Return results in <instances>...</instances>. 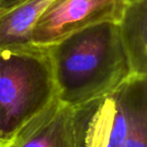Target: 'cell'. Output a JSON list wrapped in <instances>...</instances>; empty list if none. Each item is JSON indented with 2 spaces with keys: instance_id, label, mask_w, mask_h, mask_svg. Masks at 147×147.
I'll return each mask as SVG.
<instances>
[{
  "instance_id": "obj_10",
  "label": "cell",
  "mask_w": 147,
  "mask_h": 147,
  "mask_svg": "<svg viewBox=\"0 0 147 147\" xmlns=\"http://www.w3.org/2000/svg\"><path fill=\"white\" fill-rule=\"evenodd\" d=\"M129 1H132V0H129Z\"/></svg>"
},
{
  "instance_id": "obj_5",
  "label": "cell",
  "mask_w": 147,
  "mask_h": 147,
  "mask_svg": "<svg viewBox=\"0 0 147 147\" xmlns=\"http://www.w3.org/2000/svg\"><path fill=\"white\" fill-rule=\"evenodd\" d=\"M9 147H75L74 108L57 97L20 129Z\"/></svg>"
},
{
  "instance_id": "obj_7",
  "label": "cell",
  "mask_w": 147,
  "mask_h": 147,
  "mask_svg": "<svg viewBox=\"0 0 147 147\" xmlns=\"http://www.w3.org/2000/svg\"><path fill=\"white\" fill-rule=\"evenodd\" d=\"M53 0H25L0 12V49L31 45V31Z\"/></svg>"
},
{
  "instance_id": "obj_2",
  "label": "cell",
  "mask_w": 147,
  "mask_h": 147,
  "mask_svg": "<svg viewBox=\"0 0 147 147\" xmlns=\"http://www.w3.org/2000/svg\"><path fill=\"white\" fill-rule=\"evenodd\" d=\"M75 147H147V76L74 108Z\"/></svg>"
},
{
  "instance_id": "obj_6",
  "label": "cell",
  "mask_w": 147,
  "mask_h": 147,
  "mask_svg": "<svg viewBox=\"0 0 147 147\" xmlns=\"http://www.w3.org/2000/svg\"><path fill=\"white\" fill-rule=\"evenodd\" d=\"M133 76H147V0L129 1L118 23Z\"/></svg>"
},
{
  "instance_id": "obj_3",
  "label": "cell",
  "mask_w": 147,
  "mask_h": 147,
  "mask_svg": "<svg viewBox=\"0 0 147 147\" xmlns=\"http://www.w3.org/2000/svg\"><path fill=\"white\" fill-rule=\"evenodd\" d=\"M57 97L47 47L0 49V134L4 147Z\"/></svg>"
},
{
  "instance_id": "obj_1",
  "label": "cell",
  "mask_w": 147,
  "mask_h": 147,
  "mask_svg": "<svg viewBox=\"0 0 147 147\" xmlns=\"http://www.w3.org/2000/svg\"><path fill=\"white\" fill-rule=\"evenodd\" d=\"M47 49L57 98L73 108L113 92L132 76L118 23L92 25Z\"/></svg>"
},
{
  "instance_id": "obj_4",
  "label": "cell",
  "mask_w": 147,
  "mask_h": 147,
  "mask_svg": "<svg viewBox=\"0 0 147 147\" xmlns=\"http://www.w3.org/2000/svg\"><path fill=\"white\" fill-rule=\"evenodd\" d=\"M129 0H53L31 31L33 45L47 47L89 26L119 23Z\"/></svg>"
},
{
  "instance_id": "obj_9",
  "label": "cell",
  "mask_w": 147,
  "mask_h": 147,
  "mask_svg": "<svg viewBox=\"0 0 147 147\" xmlns=\"http://www.w3.org/2000/svg\"><path fill=\"white\" fill-rule=\"evenodd\" d=\"M0 147H4V144H3L2 138H1V134H0Z\"/></svg>"
},
{
  "instance_id": "obj_8",
  "label": "cell",
  "mask_w": 147,
  "mask_h": 147,
  "mask_svg": "<svg viewBox=\"0 0 147 147\" xmlns=\"http://www.w3.org/2000/svg\"><path fill=\"white\" fill-rule=\"evenodd\" d=\"M23 1L25 0H0V12L16 6L17 4L23 2Z\"/></svg>"
}]
</instances>
